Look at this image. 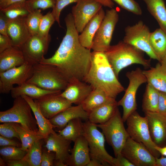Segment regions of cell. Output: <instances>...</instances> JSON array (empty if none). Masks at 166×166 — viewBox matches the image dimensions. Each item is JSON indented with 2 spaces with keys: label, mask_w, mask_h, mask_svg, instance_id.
Wrapping results in <instances>:
<instances>
[{
  "label": "cell",
  "mask_w": 166,
  "mask_h": 166,
  "mask_svg": "<svg viewBox=\"0 0 166 166\" xmlns=\"http://www.w3.org/2000/svg\"><path fill=\"white\" fill-rule=\"evenodd\" d=\"M143 72L148 83L159 91L166 93V72L161 69L160 63L155 67Z\"/></svg>",
  "instance_id": "28"
},
{
  "label": "cell",
  "mask_w": 166,
  "mask_h": 166,
  "mask_svg": "<svg viewBox=\"0 0 166 166\" xmlns=\"http://www.w3.org/2000/svg\"><path fill=\"white\" fill-rule=\"evenodd\" d=\"M83 136L87 141L91 159L99 161L103 166H114L115 158L110 155L105 148V137L95 124L88 120L83 123Z\"/></svg>",
  "instance_id": "6"
},
{
  "label": "cell",
  "mask_w": 166,
  "mask_h": 166,
  "mask_svg": "<svg viewBox=\"0 0 166 166\" xmlns=\"http://www.w3.org/2000/svg\"><path fill=\"white\" fill-rule=\"evenodd\" d=\"M51 40L50 34L44 38L31 36L20 48L25 61L33 65L39 63L47 52Z\"/></svg>",
  "instance_id": "14"
},
{
  "label": "cell",
  "mask_w": 166,
  "mask_h": 166,
  "mask_svg": "<svg viewBox=\"0 0 166 166\" xmlns=\"http://www.w3.org/2000/svg\"><path fill=\"white\" fill-rule=\"evenodd\" d=\"M114 166H135L121 153L115 158Z\"/></svg>",
  "instance_id": "46"
},
{
  "label": "cell",
  "mask_w": 166,
  "mask_h": 166,
  "mask_svg": "<svg viewBox=\"0 0 166 166\" xmlns=\"http://www.w3.org/2000/svg\"><path fill=\"white\" fill-rule=\"evenodd\" d=\"M27 152V151L16 146H1L0 148L1 157L5 161L22 159Z\"/></svg>",
  "instance_id": "37"
},
{
  "label": "cell",
  "mask_w": 166,
  "mask_h": 166,
  "mask_svg": "<svg viewBox=\"0 0 166 166\" xmlns=\"http://www.w3.org/2000/svg\"><path fill=\"white\" fill-rule=\"evenodd\" d=\"M33 65L27 62L21 65L0 73V93H8L13 85H20L25 83L31 76Z\"/></svg>",
  "instance_id": "12"
},
{
  "label": "cell",
  "mask_w": 166,
  "mask_h": 166,
  "mask_svg": "<svg viewBox=\"0 0 166 166\" xmlns=\"http://www.w3.org/2000/svg\"><path fill=\"white\" fill-rule=\"evenodd\" d=\"M0 146H14L21 147V145L15 140L4 137L0 135Z\"/></svg>",
  "instance_id": "49"
},
{
  "label": "cell",
  "mask_w": 166,
  "mask_h": 166,
  "mask_svg": "<svg viewBox=\"0 0 166 166\" xmlns=\"http://www.w3.org/2000/svg\"><path fill=\"white\" fill-rule=\"evenodd\" d=\"M26 82L45 90L60 91L69 83L55 66L40 63L33 65L32 74Z\"/></svg>",
  "instance_id": "4"
},
{
  "label": "cell",
  "mask_w": 166,
  "mask_h": 166,
  "mask_svg": "<svg viewBox=\"0 0 166 166\" xmlns=\"http://www.w3.org/2000/svg\"><path fill=\"white\" fill-rule=\"evenodd\" d=\"M102 5L95 0H80L73 6L72 14L75 27L81 33L91 18L102 8Z\"/></svg>",
  "instance_id": "15"
},
{
  "label": "cell",
  "mask_w": 166,
  "mask_h": 166,
  "mask_svg": "<svg viewBox=\"0 0 166 166\" xmlns=\"http://www.w3.org/2000/svg\"><path fill=\"white\" fill-rule=\"evenodd\" d=\"M61 92L60 90L44 89L34 84L26 82L20 85L13 87L10 91L11 96L14 99L22 95H26L34 100L39 99L48 94Z\"/></svg>",
  "instance_id": "26"
},
{
  "label": "cell",
  "mask_w": 166,
  "mask_h": 166,
  "mask_svg": "<svg viewBox=\"0 0 166 166\" xmlns=\"http://www.w3.org/2000/svg\"><path fill=\"white\" fill-rule=\"evenodd\" d=\"M105 15L102 7L89 21L79 35L80 43L86 48L92 49L93 38Z\"/></svg>",
  "instance_id": "23"
},
{
  "label": "cell",
  "mask_w": 166,
  "mask_h": 166,
  "mask_svg": "<svg viewBox=\"0 0 166 166\" xmlns=\"http://www.w3.org/2000/svg\"><path fill=\"white\" fill-rule=\"evenodd\" d=\"M115 2L123 9L136 15L142 14L139 4L134 0H111Z\"/></svg>",
  "instance_id": "41"
},
{
  "label": "cell",
  "mask_w": 166,
  "mask_h": 166,
  "mask_svg": "<svg viewBox=\"0 0 166 166\" xmlns=\"http://www.w3.org/2000/svg\"><path fill=\"white\" fill-rule=\"evenodd\" d=\"M56 21L51 12H49L43 15L39 26L38 35L40 37H47L49 35V31L50 27Z\"/></svg>",
  "instance_id": "39"
},
{
  "label": "cell",
  "mask_w": 166,
  "mask_h": 166,
  "mask_svg": "<svg viewBox=\"0 0 166 166\" xmlns=\"http://www.w3.org/2000/svg\"><path fill=\"white\" fill-rule=\"evenodd\" d=\"M126 121V129L129 137L143 144L155 158L159 157L160 154L155 149L156 145L151 139L146 117L141 116L136 111L128 117Z\"/></svg>",
  "instance_id": "8"
},
{
  "label": "cell",
  "mask_w": 166,
  "mask_h": 166,
  "mask_svg": "<svg viewBox=\"0 0 166 166\" xmlns=\"http://www.w3.org/2000/svg\"><path fill=\"white\" fill-rule=\"evenodd\" d=\"M21 96L29 104L34 113L38 127V132L44 137V139L50 134L55 133L53 128L56 127L51 123L49 119L43 115L34 100L26 95Z\"/></svg>",
  "instance_id": "27"
},
{
  "label": "cell",
  "mask_w": 166,
  "mask_h": 166,
  "mask_svg": "<svg viewBox=\"0 0 166 166\" xmlns=\"http://www.w3.org/2000/svg\"><path fill=\"white\" fill-rule=\"evenodd\" d=\"M82 120L77 118L71 120L64 128L57 131L58 134L65 139L74 142L83 136V123Z\"/></svg>",
  "instance_id": "32"
},
{
  "label": "cell",
  "mask_w": 166,
  "mask_h": 166,
  "mask_svg": "<svg viewBox=\"0 0 166 166\" xmlns=\"http://www.w3.org/2000/svg\"><path fill=\"white\" fill-rule=\"evenodd\" d=\"M56 0H27L26 6L30 12L37 9L45 10L49 8H53L55 6Z\"/></svg>",
  "instance_id": "40"
},
{
  "label": "cell",
  "mask_w": 166,
  "mask_h": 166,
  "mask_svg": "<svg viewBox=\"0 0 166 166\" xmlns=\"http://www.w3.org/2000/svg\"><path fill=\"white\" fill-rule=\"evenodd\" d=\"M26 1V0H0V9H4L12 4Z\"/></svg>",
  "instance_id": "51"
},
{
  "label": "cell",
  "mask_w": 166,
  "mask_h": 166,
  "mask_svg": "<svg viewBox=\"0 0 166 166\" xmlns=\"http://www.w3.org/2000/svg\"><path fill=\"white\" fill-rule=\"evenodd\" d=\"M26 17L8 19L7 33L13 46L21 48L31 35L26 23Z\"/></svg>",
  "instance_id": "19"
},
{
  "label": "cell",
  "mask_w": 166,
  "mask_h": 166,
  "mask_svg": "<svg viewBox=\"0 0 166 166\" xmlns=\"http://www.w3.org/2000/svg\"><path fill=\"white\" fill-rule=\"evenodd\" d=\"M25 62L21 48L13 46L0 53V73L20 66Z\"/></svg>",
  "instance_id": "25"
},
{
  "label": "cell",
  "mask_w": 166,
  "mask_h": 166,
  "mask_svg": "<svg viewBox=\"0 0 166 166\" xmlns=\"http://www.w3.org/2000/svg\"><path fill=\"white\" fill-rule=\"evenodd\" d=\"M10 123L19 135L22 142L20 148L23 151H27L35 141L44 139V137L38 132H30L26 129L19 124Z\"/></svg>",
  "instance_id": "34"
},
{
  "label": "cell",
  "mask_w": 166,
  "mask_h": 166,
  "mask_svg": "<svg viewBox=\"0 0 166 166\" xmlns=\"http://www.w3.org/2000/svg\"><path fill=\"white\" fill-rule=\"evenodd\" d=\"M6 164L5 160L1 157L0 158V166H4L6 165Z\"/></svg>",
  "instance_id": "57"
},
{
  "label": "cell",
  "mask_w": 166,
  "mask_h": 166,
  "mask_svg": "<svg viewBox=\"0 0 166 166\" xmlns=\"http://www.w3.org/2000/svg\"><path fill=\"white\" fill-rule=\"evenodd\" d=\"M151 45L160 60L166 54V34L160 28L151 32L149 38Z\"/></svg>",
  "instance_id": "31"
},
{
  "label": "cell",
  "mask_w": 166,
  "mask_h": 166,
  "mask_svg": "<svg viewBox=\"0 0 166 166\" xmlns=\"http://www.w3.org/2000/svg\"><path fill=\"white\" fill-rule=\"evenodd\" d=\"M55 154L49 151L47 149L42 150L41 166H54Z\"/></svg>",
  "instance_id": "44"
},
{
  "label": "cell",
  "mask_w": 166,
  "mask_h": 166,
  "mask_svg": "<svg viewBox=\"0 0 166 166\" xmlns=\"http://www.w3.org/2000/svg\"><path fill=\"white\" fill-rule=\"evenodd\" d=\"M152 140L156 146H166V116L157 112H144Z\"/></svg>",
  "instance_id": "17"
},
{
  "label": "cell",
  "mask_w": 166,
  "mask_h": 166,
  "mask_svg": "<svg viewBox=\"0 0 166 166\" xmlns=\"http://www.w3.org/2000/svg\"><path fill=\"white\" fill-rule=\"evenodd\" d=\"M160 63L161 69L166 72V54Z\"/></svg>",
  "instance_id": "56"
},
{
  "label": "cell",
  "mask_w": 166,
  "mask_h": 166,
  "mask_svg": "<svg viewBox=\"0 0 166 166\" xmlns=\"http://www.w3.org/2000/svg\"><path fill=\"white\" fill-rule=\"evenodd\" d=\"M42 139L38 140L33 142L23 158L30 166H40L42 154Z\"/></svg>",
  "instance_id": "35"
},
{
  "label": "cell",
  "mask_w": 166,
  "mask_h": 166,
  "mask_svg": "<svg viewBox=\"0 0 166 166\" xmlns=\"http://www.w3.org/2000/svg\"><path fill=\"white\" fill-rule=\"evenodd\" d=\"M123 41L145 52L151 59L160 60L152 49L149 41L151 32L148 26L140 20L135 25L125 29Z\"/></svg>",
  "instance_id": "10"
},
{
  "label": "cell",
  "mask_w": 166,
  "mask_h": 166,
  "mask_svg": "<svg viewBox=\"0 0 166 166\" xmlns=\"http://www.w3.org/2000/svg\"><path fill=\"white\" fill-rule=\"evenodd\" d=\"M157 112L166 116V93L159 91Z\"/></svg>",
  "instance_id": "45"
},
{
  "label": "cell",
  "mask_w": 166,
  "mask_h": 166,
  "mask_svg": "<svg viewBox=\"0 0 166 166\" xmlns=\"http://www.w3.org/2000/svg\"><path fill=\"white\" fill-rule=\"evenodd\" d=\"M93 89L90 85L83 81H76L69 83L61 95L72 104H82Z\"/></svg>",
  "instance_id": "20"
},
{
  "label": "cell",
  "mask_w": 166,
  "mask_h": 166,
  "mask_svg": "<svg viewBox=\"0 0 166 166\" xmlns=\"http://www.w3.org/2000/svg\"><path fill=\"white\" fill-rule=\"evenodd\" d=\"M126 76L129 80L128 85L122 98L118 102V106L123 109L122 119L124 122L137 109L136 93L139 87L142 84L147 82L146 78L140 68L127 72Z\"/></svg>",
  "instance_id": "9"
},
{
  "label": "cell",
  "mask_w": 166,
  "mask_h": 166,
  "mask_svg": "<svg viewBox=\"0 0 166 166\" xmlns=\"http://www.w3.org/2000/svg\"><path fill=\"white\" fill-rule=\"evenodd\" d=\"M0 11L9 19L26 17L30 12L26 6V1L12 4L0 10Z\"/></svg>",
  "instance_id": "36"
},
{
  "label": "cell",
  "mask_w": 166,
  "mask_h": 166,
  "mask_svg": "<svg viewBox=\"0 0 166 166\" xmlns=\"http://www.w3.org/2000/svg\"><path fill=\"white\" fill-rule=\"evenodd\" d=\"M8 18L0 11V34L8 36L7 33V24Z\"/></svg>",
  "instance_id": "48"
},
{
  "label": "cell",
  "mask_w": 166,
  "mask_h": 166,
  "mask_svg": "<svg viewBox=\"0 0 166 166\" xmlns=\"http://www.w3.org/2000/svg\"><path fill=\"white\" fill-rule=\"evenodd\" d=\"M121 153L135 166H155L156 158L142 144L129 137Z\"/></svg>",
  "instance_id": "13"
},
{
  "label": "cell",
  "mask_w": 166,
  "mask_h": 166,
  "mask_svg": "<svg viewBox=\"0 0 166 166\" xmlns=\"http://www.w3.org/2000/svg\"><path fill=\"white\" fill-rule=\"evenodd\" d=\"M46 140L45 147L49 152L55 154V160L65 164L70 155L71 141L65 139L59 134L55 132L50 134L45 139Z\"/></svg>",
  "instance_id": "18"
},
{
  "label": "cell",
  "mask_w": 166,
  "mask_h": 166,
  "mask_svg": "<svg viewBox=\"0 0 166 166\" xmlns=\"http://www.w3.org/2000/svg\"><path fill=\"white\" fill-rule=\"evenodd\" d=\"M73 148L66 163V166H86L91 160L89 149L87 141L82 136L74 142Z\"/></svg>",
  "instance_id": "21"
},
{
  "label": "cell",
  "mask_w": 166,
  "mask_h": 166,
  "mask_svg": "<svg viewBox=\"0 0 166 166\" xmlns=\"http://www.w3.org/2000/svg\"><path fill=\"white\" fill-rule=\"evenodd\" d=\"M119 15L115 9L106 10L105 17L93 38L92 49L93 51L105 52L110 44Z\"/></svg>",
  "instance_id": "11"
},
{
  "label": "cell",
  "mask_w": 166,
  "mask_h": 166,
  "mask_svg": "<svg viewBox=\"0 0 166 166\" xmlns=\"http://www.w3.org/2000/svg\"><path fill=\"white\" fill-rule=\"evenodd\" d=\"M155 158V166H166V157H164L162 156L160 158Z\"/></svg>",
  "instance_id": "53"
},
{
  "label": "cell",
  "mask_w": 166,
  "mask_h": 166,
  "mask_svg": "<svg viewBox=\"0 0 166 166\" xmlns=\"http://www.w3.org/2000/svg\"><path fill=\"white\" fill-rule=\"evenodd\" d=\"M118 106L115 98H111L89 113L88 120L95 124H103L113 115Z\"/></svg>",
  "instance_id": "24"
},
{
  "label": "cell",
  "mask_w": 166,
  "mask_h": 166,
  "mask_svg": "<svg viewBox=\"0 0 166 166\" xmlns=\"http://www.w3.org/2000/svg\"><path fill=\"white\" fill-rule=\"evenodd\" d=\"M2 123L0 125L1 136L10 139L16 138L20 140L18 134L10 122H4Z\"/></svg>",
  "instance_id": "43"
},
{
  "label": "cell",
  "mask_w": 166,
  "mask_h": 166,
  "mask_svg": "<svg viewBox=\"0 0 166 166\" xmlns=\"http://www.w3.org/2000/svg\"><path fill=\"white\" fill-rule=\"evenodd\" d=\"M9 166H30L28 163L22 159L17 160L6 161Z\"/></svg>",
  "instance_id": "50"
},
{
  "label": "cell",
  "mask_w": 166,
  "mask_h": 166,
  "mask_svg": "<svg viewBox=\"0 0 166 166\" xmlns=\"http://www.w3.org/2000/svg\"><path fill=\"white\" fill-rule=\"evenodd\" d=\"M89 113L83 109L81 104L69 107L49 119L56 128L62 129L71 120L77 118L88 120Z\"/></svg>",
  "instance_id": "22"
},
{
  "label": "cell",
  "mask_w": 166,
  "mask_h": 166,
  "mask_svg": "<svg viewBox=\"0 0 166 166\" xmlns=\"http://www.w3.org/2000/svg\"><path fill=\"white\" fill-rule=\"evenodd\" d=\"M12 46L11 40L8 36L0 34V53Z\"/></svg>",
  "instance_id": "47"
},
{
  "label": "cell",
  "mask_w": 166,
  "mask_h": 166,
  "mask_svg": "<svg viewBox=\"0 0 166 166\" xmlns=\"http://www.w3.org/2000/svg\"><path fill=\"white\" fill-rule=\"evenodd\" d=\"M83 81L93 88L101 89L112 98H116L124 90L103 52H91L90 68Z\"/></svg>",
  "instance_id": "2"
},
{
  "label": "cell",
  "mask_w": 166,
  "mask_h": 166,
  "mask_svg": "<svg viewBox=\"0 0 166 166\" xmlns=\"http://www.w3.org/2000/svg\"><path fill=\"white\" fill-rule=\"evenodd\" d=\"M61 93L49 94L34 100L47 119H50L72 105L71 102L61 96Z\"/></svg>",
  "instance_id": "16"
},
{
  "label": "cell",
  "mask_w": 166,
  "mask_h": 166,
  "mask_svg": "<svg viewBox=\"0 0 166 166\" xmlns=\"http://www.w3.org/2000/svg\"><path fill=\"white\" fill-rule=\"evenodd\" d=\"M155 149L163 156H166V146L163 147L155 146Z\"/></svg>",
  "instance_id": "55"
},
{
  "label": "cell",
  "mask_w": 166,
  "mask_h": 166,
  "mask_svg": "<svg viewBox=\"0 0 166 166\" xmlns=\"http://www.w3.org/2000/svg\"><path fill=\"white\" fill-rule=\"evenodd\" d=\"M159 96V91L148 83L143 97V110L157 112Z\"/></svg>",
  "instance_id": "33"
},
{
  "label": "cell",
  "mask_w": 166,
  "mask_h": 166,
  "mask_svg": "<svg viewBox=\"0 0 166 166\" xmlns=\"http://www.w3.org/2000/svg\"><path fill=\"white\" fill-rule=\"evenodd\" d=\"M147 9L166 34V7L163 0H143Z\"/></svg>",
  "instance_id": "29"
},
{
  "label": "cell",
  "mask_w": 166,
  "mask_h": 166,
  "mask_svg": "<svg viewBox=\"0 0 166 166\" xmlns=\"http://www.w3.org/2000/svg\"><path fill=\"white\" fill-rule=\"evenodd\" d=\"M118 109L108 121L102 124H96L102 131L106 140L112 148L116 157L121 151L129 135L124 127Z\"/></svg>",
  "instance_id": "7"
},
{
  "label": "cell",
  "mask_w": 166,
  "mask_h": 166,
  "mask_svg": "<svg viewBox=\"0 0 166 166\" xmlns=\"http://www.w3.org/2000/svg\"><path fill=\"white\" fill-rule=\"evenodd\" d=\"M101 3L102 6L112 8L114 3L111 0H95Z\"/></svg>",
  "instance_id": "52"
},
{
  "label": "cell",
  "mask_w": 166,
  "mask_h": 166,
  "mask_svg": "<svg viewBox=\"0 0 166 166\" xmlns=\"http://www.w3.org/2000/svg\"><path fill=\"white\" fill-rule=\"evenodd\" d=\"M31 111L27 101L22 96L19 97L14 99L11 108L0 112V123H18L30 132H38L37 122L32 115Z\"/></svg>",
  "instance_id": "5"
},
{
  "label": "cell",
  "mask_w": 166,
  "mask_h": 166,
  "mask_svg": "<svg viewBox=\"0 0 166 166\" xmlns=\"http://www.w3.org/2000/svg\"><path fill=\"white\" fill-rule=\"evenodd\" d=\"M86 166H103L99 161L95 159H91Z\"/></svg>",
  "instance_id": "54"
},
{
  "label": "cell",
  "mask_w": 166,
  "mask_h": 166,
  "mask_svg": "<svg viewBox=\"0 0 166 166\" xmlns=\"http://www.w3.org/2000/svg\"><path fill=\"white\" fill-rule=\"evenodd\" d=\"M104 53L118 78L121 70L132 64H139L146 68L151 66V59H145L143 52L123 41L110 45Z\"/></svg>",
  "instance_id": "3"
},
{
  "label": "cell",
  "mask_w": 166,
  "mask_h": 166,
  "mask_svg": "<svg viewBox=\"0 0 166 166\" xmlns=\"http://www.w3.org/2000/svg\"><path fill=\"white\" fill-rule=\"evenodd\" d=\"M111 98L101 89L93 88L81 105L84 110L89 113Z\"/></svg>",
  "instance_id": "30"
},
{
  "label": "cell",
  "mask_w": 166,
  "mask_h": 166,
  "mask_svg": "<svg viewBox=\"0 0 166 166\" xmlns=\"http://www.w3.org/2000/svg\"><path fill=\"white\" fill-rule=\"evenodd\" d=\"M65 21L66 31L59 47L51 57H43L40 63L55 66L69 83L83 81L90 68L91 52L80 43L71 13Z\"/></svg>",
  "instance_id": "1"
},
{
  "label": "cell",
  "mask_w": 166,
  "mask_h": 166,
  "mask_svg": "<svg viewBox=\"0 0 166 166\" xmlns=\"http://www.w3.org/2000/svg\"><path fill=\"white\" fill-rule=\"evenodd\" d=\"M80 0H56L54 7L51 12L56 21L60 26V17L62 10L66 6L73 2L77 3Z\"/></svg>",
  "instance_id": "42"
},
{
  "label": "cell",
  "mask_w": 166,
  "mask_h": 166,
  "mask_svg": "<svg viewBox=\"0 0 166 166\" xmlns=\"http://www.w3.org/2000/svg\"><path fill=\"white\" fill-rule=\"evenodd\" d=\"M41 9L32 11L26 17V23L31 35H37L40 24L43 16Z\"/></svg>",
  "instance_id": "38"
}]
</instances>
